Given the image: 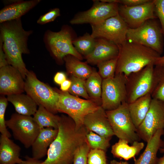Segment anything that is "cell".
I'll use <instances>...</instances> for the list:
<instances>
[{
  "label": "cell",
  "mask_w": 164,
  "mask_h": 164,
  "mask_svg": "<svg viewBox=\"0 0 164 164\" xmlns=\"http://www.w3.org/2000/svg\"><path fill=\"white\" fill-rule=\"evenodd\" d=\"M164 128V101L152 98L149 109L137 128L141 139L148 142L159 130Z\"/></svg>",
  "instance_id": "5bb4252c"
},
{
  "label": "cell",
  "mask_w": 164,
  "mask_h": 164,
  "mask_svg": "<svg viewBox=\"0 0 164 164\" xmlns=\"http://www.w3.org/2000/svg\"><path fill=\"white\" fill-rule=\"evenodd\" d=\"M86 139L91 149L105 151L110 146V138L101 136L93 132L89 131L86 135Z\"/></svg>",
  "instance_id": "4dcf8cb0"
},
{
  "label": "cell",
  "mask_w": 164,
  "mask_h": 164,
  "mask_svg": "<svg viewBox=\"0 0 164 164\" xmlns=\"http://www.w3.org/2000/svg\"><path fill=\"white\" fill-rule=\"evenodd\" d=\"M9 65L2 48V41L0 38V68Z\"/></svg>",
  "instance_id": "ab89813d"
},
{
  "label": "cell",
  "mask_w": 164,
  "mask_h": 164,
  "mask_svg": "<svg viewBox=\"0 0 164 164\" xmlns=\"http://www.w3.org/2000/svg\"><path fill=\"white\" fill-rule=\"evenodd\" d=\"M21 148L6 136L0 138V164H22L24 160L20 158Z\"/></svg>",
  "instance_id": "44dd1931"
},
{
  "label": "cell",
  "mask_w": 164,
  "mask_h": 164,
  "mask_svg": "<svg viewBox=\"0 0 164 164\" xmlns=\"http://www.w3.org/2000/svg\"><path fill=\"white\" fill-rule=\"evenodd\" d=\"M155 15L159 19L164 36V0H153Z\"/></svg>",
  "instance_id": "74e56055"
},
{
  "label": "cell",
  "mask_w": 164,
  "mask_h": 164,
  "mask_svg": "<svg viewBox=\"0 0 164 164\" xmlns=\"http://www.w3.org/2000/svg\"><path fill=\"white\" fill-rule=\"evenodd\" d=\"M151 0H118V3L128 6H133L145 4Z\"/></svg>",
  "instance_id": "f35d334b"
},
{
  "label": "cell",
  "mask_w": 164,
  "mask_h": 164,
  "mask_svg": "<svg viewBox=\"0 0 164 164\" xmlns=\"http://www.w3.org/2000/svg\"><path fill=\"white\" fill-rule=\"evenodd\" d=\"M93 51L84 57L87 63L97 65L101 62L118 57L119 46L114 43L103 38L95 39Z\"/></svg>",
  "instance_id": "ac0fdd59"
},
{
  "label": "cell",
  "mask_w": 164,
  "mask_h": 164,
  "mask_svg": "<svg viewBox=\"0 0 164 164\" xmlns=\"http://www.w3.org/2000/svg\"><path fill=\"white\" fill-rule=\"evenodd\" d=\"M91 26V35L94 39H104L118 46L127 41L126 35L128 27L119 14Z\"/></svg>",
  "instance_id": "8fae6325"
},
{
  "label": "cell",
  "mask_w": 164,
  "mask_h": 164,
  "mask_svg": "<svg viewBox=\"0 0 164 164\" xmlns=\"http://www.w3.org/2000/svg\"><path fill=\"white\" fill-rule=\"evenodd\" d=\"M152 98L150 94L148 93L128 104L130 116L137 129L142 122L149 109Z\"/></svg>",
  "instance_id": "cb8c5ba5"
},
{
  "label": "cell",
  "mask_w": 164,
  "mask_h": 164,
  "mask_svg": "<svg viewBox=\"0 0 164 164\" xmlns=\"http://www.w3.org/2000/svg\"><path fill=\"white\" fill-rule=\"evenodd\" d=\"M161 152L164 153V145L163 148L161 149Z\"/></svg>",
  "instance_id": "c3c4849f"
},
{
  "label": "cell",
  "mask_w": 164,
  "mask_h": 164,
  "mask_svg": "<svg viewBox=\"0 0 164 164\" xmlns=\"http://www.w3.org/2000/svg\"><path fill=\"white\" fill-rule=\"evenodd\" d=\"M70 80L71 85L68 91L70 94L77 97H82L86 99H90L86 89V80L73 75H71Z\"/></svg>",
  "instance_id": "1f68e13d"
},
{
  "label": "cell",
  "mask_w": 164,
  "mask_h": 164,
  "mask_svg": "<svg viewBox=\"0 0 164 164\" xmlns=\"http://www.w3.org/2000/svg\"><path fill=\"white\" fill-rule=\"evenodd\" d=\"M67 79L66 74L62 72H57L54 77V82L56 84L60 85Z\"/></svg>",
  "instance_id": "60d3db41"
},
{
  "label": "cell",
  "mask_w": 164,
  "mask_h": 164,
  "mask_svg": "<svg viewBox=\"0 0 164 164\" xmlns=\"http://www.w3.org/2000/svg\"><path fill=\"white\" fill-rule=\"evenodd\" d=\"M126 80L127 76L122 73L103 80L101 106L105 111L114 110L126 102Z\"/></svg>",
  "instance_id": "9c48e42d"
},
{
  "label": "cell",
  "mask_w": 164,
  "mask_h": 164,
  "mask_svg": "<svg viewBox=\"0 0 164 164\" xmlns=\"http://www.w3.org/2000/svg\"><path fill=\"white\" fill-rule=\"evenodd\" d=\"M41 1L20 0L13 4L5 6L0 11V23L21 18Z\"/></svg>",
  "instance_id": "ffe728a7"
},
{
  "label": "cell",
  "mask_w": 164,
  "mask_h": 164,
  "mask_svg": "<svg viewBox=\"0 0 164 164\" xmlns=\"http://www.w3.org/2000/svg\"><path fill=\"white\" fill-rule=\"evenodd\" d=\"M164 64V56L158 58L155 63V65L158 64Z\"/></svg>",
  "instance_id": "f6af8a7d"
},
{
  "label": "cell",
  "mask_w": 164,
  "mask_h": 164,
  "mask_svg": "<svg viewBox=\"0 0 164 164\" xmlns=\"http://www.w3.org/2000/svg\"><path fill=\"white\" fill-rule=\"evenodd\" d=\"M102 80L98 72L94 69H93L91 74L86 80V89L90 99L100 106L101 104Z\"/></svg>",
  "instance_id": "4316f807"
},
{
  "label": "cell",
  "mask_w": 164,
  "mask_h": 164,
  "mask_svg": "<svg viewBox=\"0 0 164 164\" xmlns=\"http://www.w3.org/2000/svg\"><path fill=\"white\" fill-rule=\"evenodd\" d=\"M164 129L158 130L147 142L143 152L137 159L134 158V164H157L159 159L157 157L158 150L162 145V136Z\"/></svg>",
  "instance_id": "7402d4cb"
},
{
  "label": "cell",
  "mask_w": 164,
  "mask_h": 164,
  "mask_svg": "<svg viewBox=\"0 0 164 164\" xmlns=\"http://www.w3.org/2000/svg\"><path fill=\"white\" fill-rule=\"evenodd\" d=\"M71 85L70 80L67 79L60 85V89L63 92H68Z\"/></svg>",
  "instance_id": "b9f144b4"
},
{
  "label": "cell",
  "mask_w": 164,
  "mask_h": 164,
  "mask_svg": "<svg viewBox=\"0 0 164 164\" xmlns=\"http://www.w3.org/2000/svg\"><path fill=\"white\" fill-rule=\"evenodd\" d=\"M129 142L124 140L119 139L118 142L111 147V152L117 158L128 160L138 155L144 146L142 142H134L132 145Z\"/></svg>",
  "instance_id": "d4e9b609"
},
{
  "label": "cell",
  "mask_w": 164,
  "mask_h": 164,
  "mask_svg": "<svg viewBox=\"0 0 164 164\" xmlns=\"http://www.w3.org/2000/svg\"><path fill=\"white\" fill-rule=\"evenodd\" d=\"M90 149L87 142L80 146L74 153L73 164H87V155Z\"/></svg>",
  "instance_id": "d590c367"
},
{
  "label": "cell",
  "mask_w": 164,
  "mask_h": 164,
  "mask_svg": "<svg viewBox=\"0 0 164 164\" xmlns=\"http://www.w3.org/2000/svg\"><path fill=\"white\" fill-rule=\"evenodd\" d=\"M119 4L108 3L100 0L93 1V4L88 10L77 14L70 21L72 24L89 23L95 25L118 15Z\"/></svg>",
  "instance_id": "4fadbf2b"
},
{
  "label": "cell",
  "mask_w": 164,
  "mask_h": 164,
  "mask_svg": "<svg viewBox=\"0 0 164 164\" xmlns=\"http://www.w3.org/2000/svg\"><path fill=\"white\" fill-rule=\"evenodd\" d=\"M56 137L50 146L47 157L41 164H71L77 149L87 142L88 131L77 128L69 117L60 116Z\"/></svg>",
  "instance_id": "6da1fadb"
},
{
  "label": "cell",
  "mask_w": 164,
  "mask_h": 164,
  "mask_svg": "<svg viewBox=\"0 0 164 164\" xmlns=\"http://www.w3.org/2000/svg\"><path fill=\"white\" fill-rule=\"evenodd\" d=\"M157 164H164V155L162 157L159 159Z\"/></svg>",
  "instance_id": "7dc6e473"
},
{
  "label": "cell",
  "mask_w": 164,
  "mask_h": 164,
  "mask_svg": "<svg viewBox=\"0 0 164 164\" xmlns=\"http://www.w3.org/2000/svg\"><path fill=\"white\" fill-rule=\"evenodd\" d=\"M149 93L152 98L164 101V64L154 66Z\"/></svg>",
  "instance_id": "83f0119b"
},
{
  "label": "cell",
  "mask_w": 164,
  "mask_h": 164,
  "mask_svg": "<svg viewBox=\"0 0 164 164\" xmlns=\"http://www.w3.org/2000/svg\"><path fill=\"white\" fill-rule=\"evenodd\" d=\"M154 66V63L150 64L126 76V102L128 104L150 93Z\"/></svg>",
  "instance_id": "7c38bea8"
},
{
  "label": "cell",
  "mask_w": 164,
  "mask_h": 164,
  "mask_svg": "<svg viewBox=\"0 0 164 164\" xmlns=\"http://www.w3.org/2000/svg\"><path fill=\"white\" fill-rule=\"evenodd\" d=\"M25 79V91L38 105L42 106L54 114L58 112L59 94L56 89L40 81L32 71H29Z\"/></svg>",
  "instance_id": "52a82bcc"
},
{
  "label": "cell",
  "mask_w": 164,
  "mask_h": 164,
  "mask_svg": "<svg viewBox=\"0 0 164 164\" xmlns=\"http://www.w3.org/2000/svg\"><path fill=\"white\" fill-rule=\"evenodd\" d=\"M74 38L71 28L68 25H64L57 32L47 30L43 40L50 54L57 61L61 63L68 55H72L80 60H83V56L76 50L72 43Z\"/></svg>",
  "instance_id": "277c9868"
},
{
  "label": "cell",
  "mask_w": 164,
  "mask_h": 164,
  "mask_svg": "<svg viewBox=\"0 0 164 164\" xmlns=\"http://www.w3.org/2000/svg\"><path fill=\"white\" fill-rule=\"evenodd\" d=\"M56 90L59 94L57 111L67 114L77 128L83 126L86 116L95 111L100 106L91 100L82 99L68 92Z\"/></svg>",
  "instance_id": "8992f818"
},
{
  "label": "cell",
  "mask_w": 164,
  "mask_h": 164,
  "mask_svg": "<svg viewBox=\"0 0 164 164\" xmlns=\"http://www.w3.org/2000/svg\"><path fill=\"white\" fill-rule=\"evenodd\" d=\"M95 43V39L87 32L83 36L75 38L72 41V43L76 50L84 57L93 51Z\"/></svg>",
  "instance_id": "f546056e"
},
{
  "label": "cell",
  "mask_w": 164,
  "mask_h": 164,
  "mask_svg": "<svg viewBox=\"0 0 164 164\" xmlns=\"http://www.w3.org/2000/svg\"><path fill=\"white\" fill-rule=\"evenodd\" d=\"M60 15L59 8H55L50 10L47 13L41 15L37 21L38 24L44 25L53 21L57 17Z\"/></svg>",
  "instance_id": "8d00e7d4"
},
{
  "label": "cell",
  "mask_w": 164,
  "mask_h": 164,
  "mask_svg": "<svg viewBox=\"0 0 164 164\" xmlns=\"http://www.w3.org/2000/svg\"><path fill=\"white\" fill-rule=\"evenodd\" d=\"M32 33V30L26 31L23 29L21 18L0 24V38L8 63L19 70L24 79L29 70L22 55L30 53L28 41Z\"/></svg>",
  "instance_id": "7a4b0ae2"
},
{
  "label": "cell",
  "mask_w": 164,
  "mask_h": 164,
  "mask_svg": "<svg viewBox=\"0 0 164 164\" xmlns=\"http://www.w3.org/2000/svg\"><path fill=\"white\" fill-rule=\"evenodd\" d=\"M22 164H41V162L32 157L31 158L27 156L26 157L25 160H24Z\"/></svg>",
  "instance_id": "7bdbcfd3"
},
{
  "label": "cell",
  "mask_w": 164,
  "mask_h": 164,
  "mask_svg": "<svg viewBox=\"0 0 164 164\" xmlns=\"http://www.w3.org/2000/svg\"><path fill=\"white\" fill-rule=\"evenodd\" d=\"M110 164H129L127 161L118 162L115 160H113L110 161Z\"/></svg>",
  "instance_id": "bcb514c9"
},
{
  "label": "cell",
  "mask_w": 164,
  "mask_h": 164,
  "mask_svg": "<svg viewBox=\"0 0 164 164\" xmlns=\"http://www.w3.org/2000/svg\"><path fill=\"white\" fill-rule=\"evenodd\" d=\"M8 101L13 105L17 113L22 115H34L37 110L38 105L29 95L20 93L7 96Z\"/></svg>",
  "instance_id": "603a6c76"
},
{
  "label": "cell",
  "mask_w": 164,
  "mask_h": 164,
  "mask_svg": "<svg viewBox=\"0 0 164 164\" xmlns=\"http://www.w3.org/2000/svg\"><path fill=\"white\" fill-rule=\"evenodd\" d=\"M67 73L71 75L86 80L91 74L93 69L86 63L71 55H68L63 58Z\"/></svg>",
  "instance_id": "484cf974"
},
{
  "label": "cell",
  "mask_w": 164,
  "mask_h": 164,
  "mask_svg": "<svg viewBox=\"0 0 164 164\" xmlns=\"http://www.w3.org/2000/svg\"><path fill=\"white\" fill-rule=\"evenodd\" d=\"M87 164H107L105 151L91 149L87 155Z\"/></svg>",
  "instance_id": "836d02e7"
},
{
  "label": "cell",
  "mask_w": 164,
  "mask_h": 164,
  "mask_svg": "<svg viewBox=\"0 0 164 164\" xmlns=\"http://www.w3.org/2000/svg\"><path fill=\"white\" fill-rule=\"evenodd\" d=\"M33 118L40 129L52 128L58 129L60 116L56 115L41 105L33 115Z\"/></svg>",
  "instance_id": "f1b7e54d"
},
{
  "label": "cell",
  "mask_w": 164,
  "mask_h": 164,
  "mask_svg": "<svg viewBox=\"0 0 164 164\" xmlns=\"http://www.w3.org/2000/svg\"><path fill=\"white\" fill-rule=\"evenodd\" d=\"M118 57L98 63V73L103 79L113 77L115 75Z\"/></svg>",
  "instance_id": "d6a6232c"
},
{
  "label": "cell",
  "mask_w": 164,
  "mask_h": 164,
  "mask_svg": "<svg viewBox=\"0 0 164 164\" xmlns=\"http://www.w3.org/2000/svg\"><path fill=\"white\" fill-rule=\"evenodd\" d=\"M58 132V129L52 128L40 129L31 146L33 158L38 160L47 155L48 149Z\"/></svg>",
  "instance_id": "d6986e66"
},
{
  "label": "cell",
  "mask_w": 164,
  "mask_h": 164,
  "mask_svg": "<svg viewBox=\"0 0 164 164\" xmlns=\"http://www.w3.org/2000/svg\"><path fill=\"white\" fill-rule=\"evenodd\" d=\"M83 125L88 132H93L105 138H111L114 135L106 111L101 106L86 116Z\"/></svg>",
  "instance_id": "e0dca14e"
},
{
  "label": "cell",
  "mask_w": 164,
  "mask_h": 164,
  "mask_svg": "<svg viewBox=\"0 0 164 164\" xmlns=\"http://www.w3.org/2000/svg\"><path fill=\"white\" fill-rule=\"evenodd\" d=\"M5 124L12 131L14 138L27 149L32 146L41 129L33 117L17 113L12 114Z\"/></svg>",
  "instance_id": "30bf717a"
},
{
  "label": "cell",
  "mask_w": 164,
  "mask_h": 164,
  "mask_svg": "<svg viewBox=\"0 0 164 164\" xmlns=\"http://www.w3.org/2000/svg\"><path fill=\"white\" fill-rule=\"evenodd\" d=\"M8 100L4 95L0 97V132L2 135L10 138L11 135L7 128L5 115V110L8 104Z\"/></svg>",
  "instance_id": "e575fe53"
},
{
  "label": "cell",
  "mask_w": 164,
  "mask_h": 164,
  "mask_svg": "<svg viewBox=\"0 0 164 164\" xmlns=\"http://www.w3.org/2000/svg\"><path fill=\"white\" fill-rule=\"evenodd\" d=\"M164 35L159 21L150 19L135 29H128L127 40L153 50L161 55L163 52Z\"/></svg>",
  "instance_id": "5b68a950"
},
{
  "label": "cell",
  "mask_w": 164,
  "mask_h": 164,
  "mask_svg": "<svg viewBox=\"0 0 164 164\" xmlns=\"http://www.w3.org/2000/svg\"><path fill=\"white\" fill-rule=\"evenodd\" d=\"M20 0H4L3 1V3L6 5H8L15 4L18 2Z\"/></svg>",
  "instance_id": "ee69618b"
},
{
  "label": "cell",
  "mask_w": 164,
  "mask_h": 164,
  "mask_svg": "<svg viewBox=\"0 0 164 164\" xmlns=\"http://www.w3.org/2000/svg\"><path fill=\"white\" fill-rule=\"evenodd\" d=\"M20 73L10 65L0 68V94L1 95L22 93L25 81Z\"/></svg>",
  "instance_id": "2e32d148"
},
{
  "label": "cell",
  "mask_w": 164,
  "mask_h": 164,
  "mask_svg": "<svg viewBox=\"0 0 164 164\" xmlns=\"http://www.w3.org/2000/svg\"><path fill=\"white\" fill-rule=\"evenodd\" d=\"M115 73L126 76L139 71L148 65L155 63L161 56L150 48L127 41L119 46Z\"/></svg>",
  "instance_id": "3957f363"
},
{
  "label": "cell",
  "mask_w": 164,
  "mask_h": 164,
  "mask_svg": "<svg viewBox=\"0 0 164 164\" xmlns=\"http://www.w3.org/2000/svg\"><path fill=\"white\" fill-rule=\"evenodd\" d=\"M114 135L132 144L140 138L129 113L128 104L123 103L116 109L106 111Z\"/></svg>",
  "instance_id": "ba28073f"
},
{
  "label": "cell",
  "mask_w": 164,
  "mask_h": 164,
  "mask_svg": "<svg viewBox=\"0 0 164 164\" xmlns=\"http://www.w3.org/2000/svg\"><path fill=\"white\" fill-rule=\"evenodd\" d=\"M118 14L128 28L132 29L140 27L148 20L157 18L155 13L153 0L133 6L119 4Z\"/></svg>",
  "instance_id": "9a60e30c"
}]
</instances>
